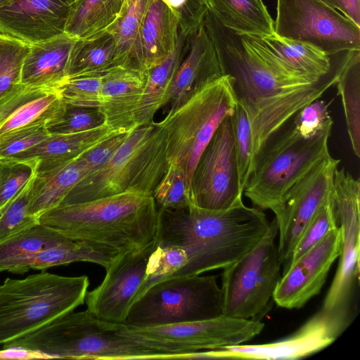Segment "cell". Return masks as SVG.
Instances as JSON below:
<instances>
[{
    "label": "cell",
    "mask_w": 360,
    "mask_h": 360,
    "mask_svg": "<svg viewBox=\"0 0 360 360\" xmlns=\"http://www.w3.org/2000/svg\"><path fill=\"white\" fill-rule=\"evenodd\" d=\"M204 24L215 46L223 75L232 78L237 102L249 120L255 156L267 139L303 107L335 85L355 51H346L325 75H292L261 60L240 35L208 8Z\"/></svg>",
    "instance_id": "6da1fadb"
},
{
    "label": "cell",
    "mask_w": 360,
    "mask_h": 360,
    "mask_svg": "<svg viewBox=\"0 0 360 360\" xmlns=\"http://www.w3.org/2000/svg\"><path fill=\"white\" fill-rule=\"evenodd\" d=\"M269 224L263 210L244 203L223 210L158 209L156 239L182 250L186 264L179 276L198 275L234 262L259 242Z\"/></svg>",
    "instance_id": "7a4b0ae2"
},
{
    "label": "cell",
    "mask_w": 360,
    "mask_h": 360,
    "mask_svg": "<svg viewBox=\"0 0 360 360\" xmlns=\"http://www.w3.org/2000/svg\"><path fill=\"white\" fill-rule=\"evenodd\" d=\"M38 221L70 238L124 253L140 250L156 238L158 208L153 196L124 192L59 205L40 215Z\"/></svg>",
    "instance_id": "3957f363"
},
{
    "label": "cell",
    "mask_w": 360,
    "mask_h": 360,
    "mask_svg": "<svg viewBox=\"0 0 360 360\" xmlns=\"http://www.w3.org/2000/svg\"><path fill=\"white\" fill-rule=\"evenodd\" d=\"M119 325L100 320L87 310L71 311L3 347H24L52 359H170L120 333Z\"/></svg>",
    "instance_id": "277c9868"
},
{
    "label": "cell",
    "mask_w": 360,
    "mask_h": 360,
    "mask_svg": "<svg viewBox=\"0 0 360 360\" xmlns=\"http://www.w3.org/2000/svg\"><path fill=\"white\" fill-rule=\"evenodd\" d=\"M167 167L165 136L158 123L153 122L131 131L111 159L84 176L61 204L124 192L153 196Z\"/></svg>",
    "instance_id": "5b68a950"
},
{
    "label": "cell",
    "mask_w": 360,
    "mask_h": 360,
    "mask_svg": "<svg viewBox=\"0 0 360 360\" xmlns=\"http://www.w3.org/2000/svg\"><path fill=\"white\" fill-rule=\"evenodd\" d=\"M87 276H65L42 270L0 284V345L74 311L85 302Z\"/></svg>",
    "instance_id": "8992f818"
},
{
    "label": "cell",
    "mask_w": 360,
    "mask_h": 360,
    "mask_svg": "<svg viewBox=\"0 0 360 360\" xmlns=\"http://www.w3.org/2000/svg\"><path fill=\"white\" fill-rule=\"evenodd\" d=\"M330 133L305 139L292 119L272 134L253 160L243 194L255 207L276 214L288 191L328 156Z\"/></svg>",
    "instance_id": "52a82bcc"
},
{
    "label": "cell",
    "mask_w": 360,
    "mask_h": 360,
    "mask_svg": "<svg viewBox=\"0 0 360 360\" xmlns=\"http://www.w3.org/2000/svg\"><path fill=\"white\" fill-rule=\"evenodd\" d=\"M237 103L232 78L222 75L198 88L157 122L165 136L168 164L179 166L191 185L202 153Z\"/></svg>",
    "instance_id": "ba28073f"
},
{
    "label": "cell",
    "mask_w": 360,
    "mask_h": 360,
    "mask_svg": "<svg viewBox=\"0 0 360 360\" xmlns=\"http://www.w3.org/2000/svg\"><path fill=\"white\" fill-rule=\"evenodd\" d=\"M216 276H181L155 283L131 306L124 325L146 328L212 319L222 314Z\"/></svg>",
    "instance_id": "9c48e42d"
},
{
    "label": "cell",
    "mask_w": 360,
    "mask_h": 360,
    "mask_svg": "<svg viewBox=\"0 0 360 360\" xmlns=\"http://www.w3.org/2000/svg\"><path fill=\"white\" fill-rule=\"evenodd\" d=\"M278 233L274 217L259 242L223 269L222 314L253 319L266 309L282 274Z\"/></svg>",
    "instance_id": "30bf717a"
},
{
    "label": "cell",
    "mask_w": 360,
    "mask_h": 360,
    "mask_svg": "<svg viewBox=\"0 0 360 360\" xmlns=\"http://www.w3.org/2000/svg\"><path fill=\"white\" fill-rule=\"evenodd\" d=\"M264 327L259 319L221 314L201 321L146 328L120 324L119 331L171 359H196L200 358L202 351L244 344L259 335Z\"/></svg>",
    "instance_id": "8fae6325"
},
{
    "label": "cell",
    "mask_w": 360,
    "mask_h": 360,
    "mask_svg": "<svg viewBox=\"0 0 360 360\" xmlns=\"http://www.w3.org/2000/svg\"><path fill=\"white\" fill-rule=\"evenodd\" d=\"M274 33L333 55L360 51V27L321 0H276Z\"/></svg>",
    "instance_id": "7c38bea8"
},
{
    "label": "cell",
    "mask_w": 360,
    "mask_h": 360,
    "mask_svg": "<svg viewBox=\"0 0 360 360\" xmlns=\"http://www.w3.org/2000/svg\"><path fill=\"white\" fill-rule=\"evenodd\" d=\"M333 205L341 230L338 266L322 309L350 314L352 292L359 275L360 181L345 168L333 178Z\"/></svg>",
    "instance_id": "4fadbf2b"
},
{
    "label": "cell",
    "mask_w": 360,
    "mask_h": 360,
    "mask_svg": "<svg viewBox=\"0 0 360 360\" xmlns=\"http://www.w3.org/2000/svg\"><path fill=\"white\" fill-rule=\"evenodd\" d=\"M192 191L195 206L223 210L240 205V190L231 115L220 124L195 168Z\"/></svg>",
    "instance_id": "5bb4252c"
},
{
    "label": "cell",
    "mask_w": 360,
    "mask_h": 360,
    "mask_svg": "<svg viewBox=\"0 0 360 360\" xmlns=\"http://www.w3.org/2000/svg\"><path fill=\"white\" fill-rule=\"evenodd\" d=\"M340 160L329 154L287 193L275 214L278 227V253L283 268L289 262L305 228L332 198L333 178Z\"/></svg>",
    "instance_id": "9a60e30c"
},
{
    "label": "cell",
    "mask_w": 360,
    "mask_h": 360,
    "mask_svg": "<svg viewBox=\"0 0 360 360\" xmlns=\"http://www.w3.org/2000/svg\"><path fill=\"white\" fill-rule=\"evenodd\" d=\"M351 315L321 308L295 333L261 345H237L204 352L205 359L291 360L316 353L335 342L349 326Z\"/></svg>",
    "instance_id": "2e32d148"
},
{
    "label": "cell",
    "mask_w": 360,
    "mask_h": 360,
    "mask_svg": "<svg viewBox=\"0 0 360 360\" xmlns=\"http://www.w3.org/2000/svg\"><path fill=\"white\" fill-rule=\"evenodd\" d=\"M155 238L147 246L120 253L103 281L86 295V310L97 319L123 324L147 279Z\"/></svg>",
    "instance_id": "e0dca14e"
},
{
    "label": "cell",
    "mask_w": 360,
    "mask_h": 360,
    "mask_svg": "<svg viewBox=\"0 0 360 360\" xmlns=\"http://www.w3.org/2000/svg\"><path fill=\"white\" fill-rule=\"evenodd\" d=\"M65 108L60 85L14 86L0 97V143L49 127L62 117Z\"/></svg>",
    "instance_id": "ac0fdd59"
},
{
    "label": "cell",
    "mask_w": 360,
    "mask_h": 360,
    "mask_svg": "<svg viewBox=\"0 0 360 360\" xmlns=\"http://www.w3.org/2000/svg\"><path fill=\"white\" fill-rule=\"evenodd\" d=\"M340 247L341 230L338 226L282 273L272 296L276 304L288 309H299L319 294L340 256Z\"/></svg>",
    "instance_id": "d6986e66"
},
{
    "label": "cell",
    "mask_w": 360,
    "mask_h": 360,
    "mask_svg": "<svg viewBox=\"0 0 360 360\" xmlns=\"http://www.w3.org/2000/svg\"><path fill=\"white\" fill-rule=\"evenodd\" d=\"M75 0H12L0 8V34L28 44L65 33Z\"/></svg>",
    "instance_id": "ffe728a7"
},
{
    "label": "cell",
    "mask_w": 360,
    "mask_h": 360,
    "mask_svg": "<svg viewBox=\"0 0 360 360\" xmlns=\"http://www.w3.org/2000/svg\"><path fill=\"white\" fill-rule=\"evenodd\" d=\"M239 34L244 44L263 60L288 71L316 77L328 73L346 51L328 55L307 44L275 33L264 36Z\"/></svg>",
    "instance_id": "44dd1931"
},
{
    "label": "cell",
    "mask_w": 360,
    "mask_h": 360,
    "mask_svg": "<svg viewBox=\"0 0 360 360\" xmlns=\"http://www.w3.org/2000/svg\"><path fill=\"white\" fill-rule=\"evenodd\" d=\"M146 79L147 73L122 66L112 67L103 74L96 108L112 130L122 133L138 128L135 115Z\"/></svg>",
    "instance_id": "7402d4cb"
},
{
    "label": "cell",
    "mask_w": 360,
    "mask_h": 360,
    "mask_svg": "<svg viewBox=\"0 0 360 360\" xmlns=\"http://www.w3.org/2000/svg\"><path fill=\"white\" fill-rule=\"evenodd\" d=\"M205 20V19H204ZM214 43L203 23L188 34V47L166 94L163 106L173 109L192 92L222 75Z\"/></svg>",
    "instance_id": "603a6c76"
},
{
    "label": "cell",
    "mask_w": 360,
    "mask_h": 360,
    "mask_svg": "<svg viewBox=\"0 0 360 360\" xmlns=\"http://www.w3.org/2000/svg\"><path fill=\"white\" fill-rule=\"evenodd\" d=\"M179 22L162 0H153L144 18L136 57V70L146 73L176 49Z\"/></svg>",
    "instance_id": "cb8c5ba5"
},
{
    "label": "cell",
    "mask_w": 360,
    "mask_h": 360,
    "mask_svg": "<svg viewBox=\"0 0 360 360\" xmlns=\"http://www.w3.org/2000/svg\"><path fill=\"white\" fill-rule=\"evenodd\" d=\"M119 254L117 250L108 246L69 237L52 247L18 259L8 271L24 274L30 269L42 271L77 262L94 263L106 269Z\"/></svg>",
    "instance_id": "d4e9b609"
},
{
    "label": "cell",
    "mask_w": 360,
    "mask_h": 360,
    "mask_svg": "<svg viewBox=\"0 0 360 360\" xmlns=\"http://www.w3.org/2000/svg\"><path fill=\"white\" fill-rule=\"evenodd\" d=\"M75 40L64 33L42 42L30 44L22 64L21 83L61 85L68 76L70 56Z\"/></svg>",
    "instance_id": "484cf974"
},
{
    "label": "cell",
    "mask_w": 360,
    "mask_h": 360,
    "mask_svg": "<svg viewBox=\"0 0 360 360\" xmlns=\"http://www.w3.org/2000/svg\"><path fill=\"white\" fill-rule=\"evenodd\" d=\"M88 174L80 156L61 164L38 167L32 184L29 214L38 219L60 205L72 188Z\"/></svg>",
    "instance_id": "4316f807"
},
{
    "label": "cell",
    "mask_w": 360,
    "mask_h": 360,
    "mask_svg": "<svg viewBox=\"0 0 360 360\" xmlns=\"http://www.w3.org/2000/svg\"><path fill=\"white\" fill-rule=\"evenodd\" d=\"M117 132L105 124L85 131L74 134H50L41 143L20 153L15 158H36L39 167L61 164L75 159L114 136ZM123 133V132H122Z\"/></svg>",
    "instance_id": "83f0119b"
},
{
    "label": "cell",
    "mask_w": 360,
    "mask_h": 360,
    "mask_svg": "<svg viewBox=\"0 0 360 360\" xmlns=\"http://www.w3.org/2000/svg\"><path fill=\"white\" fill-rule=\"evenodd\" d=\"M188 47V34L180 29L174 51L146 72V82L135 115L137 127L152 123L156 112L163 107L166 94Z\"/></svg>",
    "instance_id": "f1b7e54d"
},
{
    "label": "cell",
    "mask_w": 360,
    "mask_h": 360,
    "mask_svg": "<svg viewBox=\"0 0 360 360\" xmlns=\"http://www.w3.org/2000/svg\"><path fill=\"white\" fill-rule=\"evenodd\" d=\"M210 9L226 27L241 34L274 33V20L262 0H208Z\"/></svg>",
    "instance_id": "f546056e"
},
{
    "label": "cell",
    "mask_w": 360,
    "mask_h": 360,
    "mask_svg": "<svg viewBox=\"0 0 360 360\" xmlns=\"http://www.w3.org/2000/svg\"><path fill=\"white\" fill-rule=\"evenodd\" d=\"M153 0H124L116 20L107 29L116 44L115 66L136 69L141 26Z\"/></svg>",
    "instance_id": "4dcf8cb0"
},
{
    "label": "cell",
    "mask_w": 360,
    "mask_h": 360,
    "mask_svg": "<svg viewBox=\"0 0 360 360\" xmlns=\"http://www.w3.org/2000/svg\"><path fill=\"white\" fill-rule=\"evenodd\" d=\"M124 0H75L65 33L75 39L106 30L118 18Z\"/></svg>",
    "instance_id": "1f68e13d"
},
{
    "label": "cell",
    "mask_w": 360,
    "mask_h": 360,
    "mask_svg": "<svg viewBox=\"0 0 360 360\" xmlns=\"http://www.w3.org/2000/svg\"><path fill=\"white\" fill-rule=\"evenodd\" d=\"M116 44L108 30L76 39L72 48L68 77L103 74L115 67Z\"/></svg>",
    "instance_id": "d6a6232c"
},
{
    "label": "cell",
    "mask_w": 360,
    "mask_h": 360,
    "mask_svg": "<svg viewBox=\"0 0 360 360\" xmlns=\"http://www.w3.org/2000/svg\"><path fill=\"white\" fill-rule=\"evenodd\" d=\"M354 155L360 157V51H356L335 83Z\"/></svg>",
    "instance_id": "836d02e7"
},
{
    "label": "cell",
    "mask_w": 360,
    "mask_h": 360,
    "mask_svg": "<svg viewBox=\"0 0 360 360\" xmlns=\"http://www.w3.org/2000/svg\"><path fill=\"white\" fill-rule=\"evenodd\" d=\"M68 236L40 223L0 243V272L18 259L35 254L65 240Z\"/></svg>",
    "instance_id": "e575fe53"
},
{
    "label": "cell",
    "mask_w": 360,
    "mask_h": 360,
    "mask_svg": "<svg viewBox=\"0 0 360 360\" xmlns=\"http://www.w3.org/2000/svg\"><path fill=\"white\" fill-rule=\"evenodd\" d=\"M153 197L158 208L162 210H178L195 205L191 185L184 171L174 163L168 164Z\"/></svg>",
    "instance_id": "d590c367"
},
{
    "label": "cell",
    "mask_w": 360,
    "mask_h": 360,
    "mask_svg": "<svg viewBox=\"0 0 360 360\" xmlns=\"http://www.w3.org/2000/svg\"><path fill=\"white\" fill-rule=\"evenodd\" d=\"M35 175L0 209V243L39 223L28 212Z\"/></svg>",
    "instance_id": "8d00e7d4"
},
{
    "label": "cell",
    "mask_w": 360,
    "mask_h": 360,
    "mask_svg": "<svg viewBox=\"0 0 360 360\" xmlns=\"http://www.w3.org/2000/svg\"><path fill=\"white\" fill-rule=\"evenodd\" d=\"M36 158L0 157V209L37 173Z\"/></svg>",
    "instance_id": "74e56055"
},
{
    "label": "cell",
    "mask_w": 360,
    "mask_h": 360,
    "mask_svg": "<svg viewBox=\"0 0 360 360\" xmlns=\"http://www.w3.org/2000/svg\"><path fill=\"white\" fill-rule=\"evenodd\" d=\"M231 121L239 184L240 190L243 193L252 170L253 151L249 120L245 110L238 103L231 115Z\"/></svg>",
    "instance_id": "f35d334b"
},
{
    "label": "cell",
    "mask_w": 360,
    "mask_h": 360,
    "mask_svg": "<svg viewBox=\"0 0 360 360\" xmlns=\"http://www.w3.org/2000/svg\"><path fill=\"white\" fill-rule=\"evenodd\" d=\"M30 44L0 34V97L21 83V72Z\"/></svg>",
    "instance_id": "ab89813d"
},
{
    "label": "cell",
    "mask_w": 360,
    "mask_h": 360,
    "mask_svg": "<svg viewBox=\"0 0 360 360\" xmlns=\"http://www.w3.org/2000/svg\"><path fill=\"white\" fill-rule=\"evenodd\" d=\"M338 226L333 205V195L305 228L282 273L307 252L319 244L332 230Z\"/></svg>",
    "instance_id": "60d3db41"
},
{
    "label": "cell",
    "mask_w": 360,
    "mask_h": 360,
    "mask_svg": "<svg viewBox=\"0 0 360 360\" xmlns=\"http://www.w3.org/2000/svg\"><path fill=\"white\" fill-rule=\"evenodd\" d=\"M104 73L67 77L60 85L65 104L96 108L102 89Z\"/></svg>",
    "instance_id": "b9f144b4"
},
{
    "label": "cell",
    "mask_w": 360,
    "mask_h": 360,
    "mask_svg": "<svg viewBox=\"0 0 360 360\" xmlns=\"http://www.w3.org/2000/svg\"><path fill=\"white\" fill-rule=\"evenodd\" d=\"M292 120L295 130L305 139L331 133L333 123L328 105L320 98L303 107Z\"/></svg>",
    "instance_id": "7bdbcfd3"
},
{
    "label": "cell",
    "mask_w": 360,
    "mask_h": 360,
    "mask_svg": "<svg viewBox=\"0 0 360 360\" xmlns=\"http://www.w3.org/2000/svg\"><path fill=\"white\" fill-rule=\"evenodd\" d=\"M105 124L101 112L96 108L67 105L62 117L47 127L50 134H74Z\"/></svg>",
    "instance_id": "ee69618b"
},
{
    "label": "cell",
    "mask_w": 360,
    "mask_h": 360,
    "mask_svg": "<svg viewBox=\"0 0 360 360\" xmlns=\"http://www.w3.org/2000/svg\"><path fill=\"white\" fill-rule=\"evenodd\" d=\"M176 15L182 32L188 35L204 22L208 7L196 0H162Z\"/></svg>",
    "instance_id": "f6af8a7d"
},
{
    "label": "cell",
    "mask_w": 360,
    "mask_h": 360,
    "mask_svg": "<svg viewBox=\"0 0 360 360\" xmlns=\"http://www.w3.org/2000/svg\"><path fill=\"white\" fill-rule=\"evenodd\" d=\"M130 132L115 134L80 155L89 170V174L95 172L107 163L120 148Z\"/></svg>",
    "instance_id": "bcb514c9"
},
{
    "label": "cell",
    "mask_w": 360,
    "mask_h": 360,
    "mask_svg": "<svg viewBox=\"0 0 360 360\" xmlns=\"http://www.w3.org/2000/svg\"><path fill=\"white\" fill-rule=\"evenodd\" d=\"M50 133L41 127L18 134L0 143V157H15L46 139Z\"/></svg>",
    "instance_id": "7dc6e473"
},
{
    "label": "cell",
    "mask_w": 360,
    "mask_h": 360,
    "mask_svg": "<svg viewBox=\"0 0 360 360\" xmlns=\"http://www.w3.org/2000/svg\"><path fill=\"white\" fill-rule=\"evenodd\" d=\"M50 356L37 350L20 346L3 347L0 349V360L7 359H51Z\"/></svg>",
    "instance_id": "c3c4849f"
},
{
    "label": "cell",
    "mask_w": 360,
    "mask_h": 360,
    "mask_svg": "<svg viewBox=\"0 0 360 360\" xmlns=\"http://www.w3.org/2000/svg\"><path fill=\"white\" fill-rule=\"evenodd\" d=\"M360 27V0H321Z\"/></svg>",
    "instance_id": "681fc988"
},
{
    "label": "cell",
    "mask_w": 360,
    "mask_h": 360,
    "mask_svg": "<svg viewBox=\"0 0 360 360\" xmlns=\"http://www.w3.org/2000/svg\"><path fill=\"white\" fill-rule=\"evenodd\" d=\"M12 0H0V8L6 6L8 3H10Z\"/></svg>",
    "instance_id": "f907efd6"
},
{
    "label": "cell",
    "mask_w": 360,
    "mask_h": 360,
    "mask_svg": "<svg viewBox=\"0 0 360 360\" xmlns=\"http://www.w3.org/2000/svg\"><path fill=\"white\" fill-rule=\"evenodd\" d=\"M196 1L206 5L209 8V1L208 0H196Z\"/></svg>",
    "instance_id": "816d5d0a"
}]
</instances>
